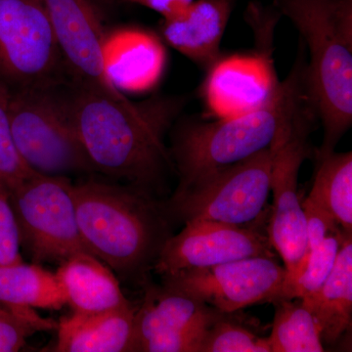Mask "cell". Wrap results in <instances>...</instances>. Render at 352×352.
Returning <instances> with one entry per match:
<instances>
[{
    "label": "cell",
    "mask_w": 352,
    "mask_h": 352,
    "mask_svg": "<svg viewBox=\"0 0 352 352\" xmlns=\"http://www.w3.org/2000/svg\"><path fill=\"white\" fill-rule=\"evenodd\" d=\"M104 63L120 91L146 92L156 87L166 68V51L156 34L138 27L107 32Z\"/></svg>",
    "instance_id": "obj_14"
},
{
    "label": "cell",
    "mask_w": 352,
    "mask_h": 352,
    "mask_svg": "<svg viewBox=\"0 0 352 352\" xmlns=\"http://www.w3.org/2000/svg\"><path fill=\"white\" fill-rule=\"evenodd\" d=\"M73 195L90 254L124 277L154 267L170 235L166 208L151 193L133 185L88 179L74 184Z\"/></svg>",
    "instance_id": "obj_3"
},
{
    "label": "cell",
    "mask_w": 352,
    "mask_h": 352,
    "mask_svg": "<svg viewBox=\"0 0 352 352\" xmlns=\"http://www.w3.org/2000/svg\"><path fill=\"white\" fill-rule=\"evenodd\" d=\"M212 324L192 326L178 332L156 336L143 342L138 351L200 352L201 342Z\"/></svg>",
    "instance_id": "obj_28"
},
{
    "label": "cell",
    "mask_w": 352,
    "mask_h": 352,
    "mask_svg": "<svg viewBox=\"0 0 352 352\" xmlns=\"http://www.w3.org/2000/svg\"><path fill=\"white\" fill-rule=\"evenodd\" d=\"M278 82L270 55H236L217 60L208 69L204 96L214 119L235 117L259 107Z\"/></svg>",
    "instance_id": "obj_13"
},
{
    "label": "cell",
    "mask_w": 352,
    "mask_h": 352,
    "mask_svg": "<svg viewBox=\"0 0 352 352\" xmlns=\"http://www.w3.org/2000/svg\"><path fill=\"white\" fill-rule=\"evenodd\" d=\"M222 316L208 329L200 352H271L268 338L258 337Z\"/></svg>",
    "instance_id": "obj_26"
},
{
    "label": "cell",
    "mask_w": 352,
    "mask_h": 352,
    "mask_svg": "<svg viewBox=\"0 0 352 352\" xmlns=\"http://www.w3.org/2000/svg\"><path fill=\"white\" fill-rule=\"evenodd\" d=\"M296 28L308 59V99L324 129L316 159L335 152L352 124V0H275Z\"/></svg>",
    "instance_id": "obj_4"
},
{
    "label": "cell",
    "mask_w": 352,
    "mask_h": 352,
    "mask_svg": "<svg viewBox=\"0 0 352 352\" xmlns=\"http://www.w3.org/2000/svg\"><path fill=\"white\" fill-rule=\"evenodd\" d=\"M62 89L96 173L126 180L152 194L166 171L175 170L164 139L184 102L156 97L126 105L73 83Z\"/></svg>",
    "instance_id": "obj_1"
},
{
    "label": "cell",
    "mask_w": 352,
    "mask_h": 352,
    "mask_svg": "<svg viewBox=\"0 0 352 352\" xmlns=\"http://www.w3.org/2000/svg\"><path fill=\"white\" fill-rule=\"evenodd\" d=\"M318 323L322 342L333 344L352 323V240L351 234L342 241L332 272L320 288L300 298Z\"/></svg>",
    "instance_id": "obj_19"
},
{
    "label": "cell",
    "mask_w": 352,
    "mask_h": 352,
    "mask_svg": "<svg viewBox=\"0 0 352 352\" xmlns=\"http://www.w3.org/2000/svg\"><path fill=\"white\" fill-rule=\"evenodd\" d=\"M74 183L36 173L9 189L21 247L36 264L60 263L88 252L76 219Z\"/></svg>",
    "instance_id": "obj_7"
},
{
    "label": "cell",
    "mask_w": 352,
    "mask_h": 352,
    "mask_svg": "<svg viewBox=\"0 0 352 352\" xmlns=\"http://www.w3.org/2000/svg\"><path fill=\"white\" fill-rule=\"evenodd\" d=\"M277 298L273 300L275 314L268 338L271 352H322L321 330L314 315L300 300Z\"/></svg>",
    "instance_id": "obj_22"
},
{
    "label": "cell",
    "mask_w": 352,
    "mask_h": 352,
    "mask_svg": "<svg viewBox=\"0 0 352 352\" xmlns=\"http://www.w3.org/2000/svg\"><path fill=\"white\" fill-rule=\"evenodd\" d=\"M231 12V0H194L184 12L163 19L160 32L173 50L210 69L220 58Z\"/></svg>",
    "instance_id": "obj_15"
},
{
    "label": "cell",
    "mask_w": 352,
    "mask_h": 352,
    "mask_svg": "<svg viewBox=\"0 0 352 352\" xmlns=\"http://www.w3.org/2000/svg\"><path fill=\"white\" fill-rule=\"evenodd\" d=\"M0 303L60 310L67 305V298L56 274L41 264L23 261L0 265Z\"/></svg>",
    "instance_id": "obj_20"
},
{
    "label": "cell",
    "mask_w": 352,
    "mask_h": 352,
    "mask_svg": "<svg viewBox=\"0 0 352 352\" xmlns=\"http://www.w3.org/2000/svg\"><path fill=\"white\" fill-rule=\"evenodd\" d=\"M67 305L75 312L94 314L127 307L119 281L106 264L94 254H76L60 264L55 273Z\"/></svg>",
    "instance_id": "obj_18"
},
{
    "label": "cell",
    "mask_w": 352,
    "mask_h": 352,
    "mask_svg": "<svg viewBox=\"0 0 352 352\" xmlns=\"http://www.w3.org/2000/svg\"><path fill=\"white\" fill-rule=\"evenodd\" d=\"M63 56L69 83L107 95L120 103L132 101L106 73L104 43L107 31L94 0H43Z\"/></svg>",
    "instance_id": "obj_11"
},
{
    "label": "cell",
    "mask_w": 352,
    "mask_h": 352,
    "mask_svg": "<svg viewBox=\"0 0 352 352\" xmlns=\"http://www.w3.org/2000/svg\"><path fill=\"white\" fill-rule=\"evenodd\" d=\"M19 230L8 187L0 182V265L23 263Z\"/></svg>",
    "instance_id": "obj_27"
},
{
    "label": "cell",
    "mask_w": 352,
    "mask_h": 352,
    "mask_svg": "<svg viewBox=\"0 0 352 352\" xmlns=\"http://www.w3.org/2000/svg\"><path fill=\"white\" fill-rule=\"evenodd\" d=\"M109 1L127 2V3H129V1H131V0H109Z\"/></svg>",
    "instance_id": "obj_31"
},
{
    "label": "cell",
    "mask_w": 352,
    "mask_h": 352,
    "mask_svg": "<svg viewBox=\"0 0 352 352\" xmlns=\"http://www.w3.org/2000/svg\"><path fill=\"white\" fill-rule=\"evenodd\" d=\"M135 311L131 305L94 314L74 311L58 322L55 351H134Z\"/></svg>",
    "instance_id": "obj_16"
},
{
    "label": "cell",
    "mask_w": 352,
    "mask_h": 352,
    "mask_svg": "<svg viewBox=\"0 0 352 352\" xmlns=\"http://www.w3.org/2000/svg\"><path fill=\"white\" fill-rule=\"evenodd\" d=\"M0 82L10 91L69 82L43 0H0Z\"/></svg>",
    "instance_id": "obj_6"
},
{
    "label": "cell",
    "mask_w": 352,
    "mask_h": 352,
    "mask_svg": "<svg viewBox=\"0 0 352 352\" xmlns=\"http://www.w3.org/2000/svg\"><path fill=\"white\" fill-rule=\"evenodd\" d=\"M62 87L10 91L14 143L23 161L41 175L96 173L69 117Z\"/></svg>",
    "instance_id": "obj_5"
},
{
    "label": "cell",
    "mask_w": 352,
    "mask_h": 352,
    "mask_svg": "<svg viewBox=\"0 0 352 352\" xmlns=\"http://www.w3.org/2000/svg\"><path fill=\"white\" fill-rule=\"evenodd\" d=\"M58 322L43 318L34 308L0 303V352L19 351L38 332L56 331Z\"/></svg>",
    "instance_id": "obj_24"
},
{
    "label": "cell",
    "mask_w": 352,
    "mask_h": 352,
    "mask_svg": "<svg viewBox=\"0 0 352 352\" xmlns=\"http://www.w3.org/2000/svg\"><path fill=\"white\" fill-rule=\"evenodd\" d=\"M221 315L206 303L166 288L150 287L134 317V351L146 340L192 326L212 324Z\"/></svg>",
    "instance_id": "obj_17"
},
{
    "label": "cell",
    "mask_w": 352,
    "mask_h": 352,
    "mask_svg": "<svg viewBox=\"0 0 352 352\" xmlns=\"http://www.w3.org/2000/svg\"><path fill=\"white\" fill-rule=\"evenodd\" d=\"M307 53L302 41L288 78L278 83L259 107L212 122L183 124L175 132L170 155L179 194L217 171L268 149L308 99L305 85Z\"/></svg>",
    "instance_id": "obj_2"
},
{
    "label": "cell",
    "mask_w": 352,
    "mask_h": 352,
    "mask_svg": "<svg viewBox=\"0 0 352 352\" xmlns=\"http://www.w3.org/2000/svg\"><path fill=\"white\" fill-rule=\"evenodd\" d=\"M162 277L166 288L229 314L279 298L286 270L275 258L252 256Z\"/></svg>",
    "instance_id": "obj_10"
},
{
    "label": "cell",
    "mask_w": 352,
    "mask_h": 352,
    "mask_svg": "<svg viewBox=\"0 0 352 352\" xmlns=\"http://www.w3.org/2000/svg\"><path fill=\"white\" fill-rule=\"evenodd\" d=\"M317 118L308 100L270 146L271 210L267 237L285 263L286 277L298 270L307 254V233L302 201L298 196V173L311 155L309 138Z\"/></svg>",
    "instance_id": "obj_9"
},
{
    "label": "cell",
    "mask_w": 352,
    "mask_h": 352,
    "mask_svg": "<svg viewBox=\"0 0 352 352\" xmlns=\"http://www.w3.org/2000/svg\"><path fill=\"white\" fill-rule=\"evenodd\" d=\"M317 161L308 197L320 204L344 232L352 233V153L333 152Z\"/></svg>",
    "instance_id": "obj_21"
},
{
    "label": "cell",
    "mask_w": 352,
    "mask_h": 352,
    "mask_svg": "<svg viewBox=\"0 0 352 352\" xmlns=\"http://www.w3.org/2000/svg\"><path fill=\"white\" fill-rule=\"evenodd\" d=\"M349 234L344 230L329 234L320 245L307 252L296 272L285 277L279 298L300 300L320 288L332 272L342 241Z\"/></svg>",
    "instance_id": "obj_23"
},
{
    "label": "cell",
    "mask_w": 352,
    "mask_h": 352,
    "mask_svg": "<svg viewBox=\"0 0 352 352\" xmlns=\"http://www.w3.org/2000/svg\"><path fill=\"white\" fill-rule=\"evenodd\" d=\"M302 208L307 233V252L320 245L329 234L342 230L332 215L314 199L307 197L302 201Z\"/></svg>",
    "instance_id": "obj_29"
},
{
    "label": "cell",
    "mask_w": 352,
    "mask_h": 352,
    "mask_svg": "<svg viewBox=\"0 0 352 352\" xmlns=\"http://www.w3.org/2000/svg\"><path fill=\"white\" fill-rule=\"evenodd\" d=\"M10 90L0 82V182L8 189L36 175L20 156L11 131L9 119Z\"/></svg>",
    "instance_id": "obj_25"
},
{
    "label": "cell",
    "mask_w": 352,
    "mask_h": 352,
    "mask_svg": "<svg viewBox=\"0 0 352 352\" xmlns=\"http://www.w3.org/2000/svg\"><path fill=\"white\" fill-rule=\"evenodd\" d=\"M270 147L217 171L164 206L170 217L252 227L264 214L271 192Z\"/></svg>",
    "instance_id": "obj_8"
},
{
    "label": "cell",
    "mask_w": 352,
    "mask_h": 352,
    "mask_svg": "<svg viewBox=\"0 0 352 352\" xmlns=\"http://www.w3.org/2000/svg\"><path fill=\"white\" fill-rule=\"evenodd\" d=\"M194 0H131L129 3L138 4L163 16V19L175 17L184 12Z\"/></svg>",
    "instance_id": "obj_30"
},
{
    "label": "cell",
    "mask_w": 352,
    "mask_h": 352,
    "mask_svg": "<svg viewBox=\"0 0 352 352\" xmlns=\"http://www.w3.org/2000/svg\"><path fill=\"white\" fill-rule=\"evenodd\" d=\"M184 223L177 235L166 241L157 256L153 270L161 276L252 256L275 258L267 236L254 227L204 219Z\"/></svg>",
    "instance_id": "obj_12"
}]
</instances>
